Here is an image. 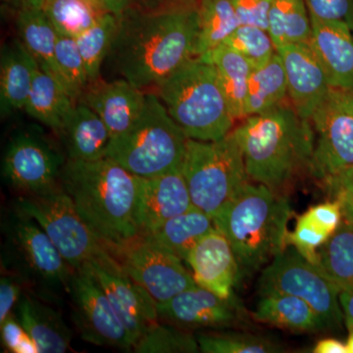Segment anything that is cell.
<instances>
[{"label":"cell","instance_id":"cell-18","mask_svg":"<svg viewBox=\"0 0 353 353\" xmlns=\"http://www.w3.org/2000/svg\"><path fill=\"white\" fill-rule=\"evenodd\" d=\"M185 264L197 285L223 299L233 296L234 287L241 278L240 268L231 243L217 228L197 241Z\"/></svg>","mask_w":353,"mask_h":353},{"label":"cell","instance_id":"cell-10","mask_svg":"<svg viewBox=\"0 0 353 353\" xmlns=\"http://www.w3.org/2000/svg\"><path fill=\"white\" fill-rule=\"evenodd\" d=\"M259 290L260 294L280 292L303 299L321 316L329 329L345 325L341 290L319 265L304 259L294 246L288 245L262 269Z\"/></svg>","mask_w":353,"mask_h":353},{"label":"cell","instance_id":"cell-8","mask_svg":"<svg viewBox=\"0 0 353 353\" xmlns=\"http://www.w3.org/2000/svg\"><path fill=\"white\" fill-rule=\"evenodd\" d=\"M182 173L194 208L211 217L250 181L233 131L214 141L188 139Z\"/></svg>","mask_w":353,"mask_h":353},{"label":"cell","instance_id":"cell-7","mask_svg":"<svg viewBox=\"0 0 353 353\" xmlns=\"http://www.w3.org/2000/svg\"><path fill=\"white\" fill-rule=\"evenodd\" d=\"M2 270L17 276L48 301L69 294L74 269L36 220L12 206L2 222Z\"/></svg>","mask_w":353,"mask_h":353},{"label":"cell","instance_id":"cell-28","mask_svg":"<svg viewBox=\"0 0 353 353\" xmlns=\"http://www.w3.org/2000/svg\"><path fill=\"white\" fill-rule=\"evenodd\" d=\"M215 228L213 217L194 206L150 233L143 234L185 262L197 241Z\"/></svg>","mask_w":353,"mask_h":353},{"label":"cell","instance_id":"cell-32","mask_svg":"<svg viewBox=\"0 0 353 353\" xmlns=\"http://www.w3.org/2000/svg\"><path fill=\"white\" fill-rule=\"evenodd\" d=\"M268 32L276 48L309 43L312 23L305 0H271Z\"/></svg>","mask_w":353,"mask_h":353},{"label":"cell","instance_id":"cell-48","mask_svg":"<svg viewBox=\"0 0 353 353\" xmlns=\"http://www.w3.org/2000/svg\"><path fill=\"white\" fill-rule=\"evenodd\" d=\"M4 4L14 12L29 8H43L46 0H1Z\"/></svg>","mask_w":353,"mask_h":353},{"label":"cell","instance_id":"cell-47","mask_svg":"<svg viewBox=\"0 0 353 353\" xmlns=\"http://www.w3.org/2000/svg\"><path fill=\"white\" fill-rule=\"evenodd\" d=\"M312 352L314 353H347L345 341L334 338L322 339L317 341Z\"/></svg>","mask_w":353,"mask_h":353},{"label":"cell","instance_id":"cell-5","mask_svg":"<svg viewBox=\"0 0 353 353\" xmlns=\"http://www.w3.org/2000/svg\"><path fill=\"white\" fill-rule=\"evenodd\" d=\"M154 88L188 139L214 141L233 131L236 119L217 71L202 58H192Z\"/></svg>","mask_w":353,"mask_h":353},{"label":"cell","instance_id":"cell-21","mask_svg":"<svg viewBox=\"0 0 353 353\" xmlns=\"http://www.w3.org/2000/svg\"><path fill=\"white\" fill-rule=\"evenodd\" d=\"M309 46L334 88H353V31L347 24L311 20Z\"/></svg>","mask_w":353,"mask_h":353},{"label":"cell","instance_id":"cell-38","mask_svg":"<svg viewBox=\"0 0 353 353\" xmlns=\"http://www.w3.org/2000/svg\"><path fill=\"white\" fill-rule=\"evenodd\" d=\"M199 350L204 353H270L282 352V347L273 341L250 333L199 334L196 336Z\"/></svg>","mask_w":353,"mask_h":353},{"label":"cell","instance_id":"cell-37","mask_svg":"<svg viewBox=\"0 0 353 353\" xmlns=\"http://www.w3.org/2000/svg\"><path fill=\"white\" fill-rule=\"evenodd\" d=\"M132 352L138 353H192L199 352L196 336L188 330L159 322L152 325L134 343Z\"/></svg>","mask_w":353,"mask_h":353},{"label":"cell","instance_id":"cell-23","mask_svg":"<svg viewBox=\"0 0 353 353\" xmlns=\"http://www.w3.org/2000/svg\"><path fill=\"white\" fill-rule=\"evenodd\" d=\"M50 303H44L34 294L24 292L14 313L26 332L36 341L39 352H69L73 333L60 311Z\"/></svg>","mask_w":353,"mask_h":353},{"label":"cell","instance_id":"cell-44","mask_svg":"<svg viewBox=\"0 0 353 353\" xmlns=\"http://www.w3.org/2000/svg\"><path fill=\"white\" fill-rule=\"evenodd\" d=\"M26 285L20 278L10 272L2 270L0 279V324L13 314L22 297Z\"/></svg>","mask_w":353,"mask_h":353},{"label":"cell","instance_id":"cell-1","mask_svg":"<svg viewBox=\"0 0 353 353\" xmlns=\"http://www.w3.org/2000/svg\"><path fill=\"white\" fill-rule=\"evenodd\" d=\"M197 7L161 14L128 9L108 57L116 71L134 87L155 88L196 57Z\"/></svg>","mask_w":353,"mask_h":353},{"label":"cell","instance_id":"cell-3","mask_svg":"<svg viewBox=\"0 0 353 353\" xmlns=\"http://www.w3.org/2000/svg\"><path fill=\"white\" fill-rule=\"evenodd\" d=\"M233 132L253 183L281 192L299 172L309 169L314 130L290 103L245 118Z\"/></svg>","mask_w":353,"mask_h":353},{"label":"cell","instance_id":"cell-9","mask_svg":"<svg viewBox=\"0 0 353 353\" xmlns=\"http://www.w3.org/2000/svg\"><path fill=\"white\" fill-rule=\"evenodd\" d=\"M13 208L38 222L74 270L106 252L61 187L46 194L17 196Z\"/></svg>","mask_w":353,"mask_h":353},{"label":"cell","instance_id":"cell-29","mask_svg":"<svg viewBox=\"0 0 353 353\" xmlns=\"http://www.w3.org/2000/svg\"><path fill=\"white\" fill-rule=\"evenodd\" d=\"M288 83L278 51L271 59L253 68L248 83L245 118L257 115L285 103Z\"/></svg>","mask_w":353,"mask_h":353},{"label":"cell","instance_id":"cell-16","mask_svg":"<svg viewBox=\"0 0 353 353\" xmlns=\"http://www.w3.org/2000/svg\"><path fill=\"white\" fill-rule=\"evenodd\" d=\"M159 319L185 330L223 329L241 320V308L234 296L223 299L194 285L157 304Z\"/></svg>","mask_w":353,"mask_h":353},{"label":"cell","instance_id":"cell-22","mask_svg":"<svg viewBox=\"0 0 353 353\" xmlns=\"http://www.w3.org/2000/svg\"><path fill=\"white\" fill-rule=\"evenodd\" d=\"M58 134L68 160L94 161L108 155L111 141L108 128L94 111L81 102H77Z\"/></svg>","mask_w":353,"mask_h":353},{"label":"cell","instance_id":"cell-27","mask_svg":"<svg viewBox=\"0 0 353 353\" xmlns=\"http://www.w3.org/2000/svg\"><path fill=\"white\" fill-rule=\"evenodd\" d=\"M201 58L215 67L234 119H245L248 83L253 70L252 63L225 44L208 51Z\"/></svg>","mask_w":353,"mask_h":353},{"label":"cell","instance_id":"cell-43","mask_svg":"<svg viewBox=\"0 0 353 353\" xmlns=\"http://www.w3.org/2000/svg\"><path fill=\"white\" fill-rule=\"evenodd\" d=\"M2 347L12 353H41L36 341L26 332L15 313L0 324Z\"/></svg>","mask_w":353,"mask_h":353},{"label":"cell","instance_id":"cell-11","mask_svg":"<svg viewBox=\"0 0 353 353\" xmlns=\"http://www.w3.org/2000/svg\"><path fill=\"white\" fill-rule=\"evenodd\" d=\"M105 248L125 273L145 290L157 304L166 303L196 285L185 262L146 234L139 233Z\"/></svg>","mask_w":353,"mask_h":353},{"label":"cell","instance_id":"cell-36","mask_svg":"<svg viewBox=\"0 0 353 353\" xmlns=\"http://www.w3.org/2000/svg\"><path fill=\"white\" fill-rule=\"evenodd\" d=\"M53 75L77 103L90 81L75 39L58 37L53 58Z\"/></svg>","mask_w":353,"mask_h":353},{"label":"cell","instance_id":"cell-25","mask_svg":"<svg viewBox=\"0 0 353 353\" xmlns=\"http://www.w3.org/2000/svg\"><path fill=\"white\" fill-rule=\"evenodd\" d=\"M253 319L296 333H318L329 330L321 316L299 297L280 292L260 294Z\"/></svg>","mask_w":353,"mask_h":353},{"label":"cell","instance_id":"cell-39","mask_svg":"<svg viewBox=\"0 0 353 353\" xmlns=\"http://www.w3.org/2000/svg\"><path fill=\"white\" fill-rule=\"evenodd\" d=\"M224 44L243 55L253 68L268 61L277 52L268 30L255 26L241 25Z\"/></svg>","mask_w":353,"mask_h":353},{"label":"cell","instance_id":"cell-42","mask_svg":"<svg viewBox=\"0 0 353 353\" xmlns=\"http://www.w3.org/2000/svg\"><path fill=\"white\" fill-rule=\"evenodd\" d=\"M311 20L347 24L353 31V0H305Z\"/></svg>","mask_w":353,"mask_h":353},{"label":"cell","instance_id":"cell-14","mask_svg":"<svg viewBox=\"0 0 353 353\" xmlns=\"http://www.w3.org/2000/svg\"><path fill=\"white\" fill-rule=\"evenodd\" d=\"M81 339L97 347L132 350L134 343L87 264L74 270L69 294Z\"/></svg>","mask_w":353,"mask_h":353},{"label":"cell","instance_id":"cell-17","mask_svg":"<svg viewBox=\"0 0 353 353\" xmlns=\"http://www.w3.org/2000/svg\"><path fill=\"white\" fill-rule=\"evenodd\" d=\"M277 51L284 65L288 99L301 117L310 121L331 90L328 76L308 43L288 44Z\"/></svg>","mask_w":353,"mask_h":353},{"label":"cell","instance_id":"cell-20","mask_svg":"<svg viewBox=\"0 0 353 353\" xmlns=\"http://www.w3.org/2000/svg\"><path fill=\"white\" fill-rule=\"evenodd\" d=\"M192 208L182 169L139 180L137 221L141 233H150Z\"/></svg>","mask_w":353,"mask_h":353},{"label":"cell","instance_id":"cell-26","mask_svg":"<svg viewBox=\"0 0 353 353\" xmlns=\"http://www.w3.org/2000/svg\"><path fill=\"white\" fill-rule=\"evenodd\" d=\"M76 104L57 77L39 68L24 110L34 120L58 134Z\"/></svg>","mask_w":353,"mask_h":353},{"label":"cell","instance_id":"cell-49","mask_svg":"<svg viewBox=\"0 0 353 353\" xmlns=\"http://www.w3.org/2000/svg\"><path fill=\"white\" fill-rule=\"evenodd\" d=\"M137 1L138 0H108V12L118 17L128 9L131 8Z\"/></svg>","mask_w":353,"mask_h":353},{"label":"cell","instance_id":"cell-51","mask_svg":"<svg viewBox=\"0 0 353 353\" xmlns=\"http://www.w3.org/2000/svg\"><path fill=\"white\" fill-rule=\"evenodd\" d=\"M345 326L347 330V338L345 341L347 353H353V321L345 317Z\"/></svg>","mask_w":353,"mask_h":353},{"label":"cell","instance_id":"cell-4","mask_svg":"<svg viewBox=\"0 0 353 353\" xmlns=\"http://www.w3.org/2000/svg\"><path fill=\"white\" fill-rule=\"evenodd\" d=\"M290 216L287 197L250 181L213 217L215 227L231 243L240 275L261 270L287 248Z\"/></svg>","mask_w":353,"mask_h":353},{"label":"cell","instance_id":"cell-41","mask_svg":"<svg viewBox=\"0 0 353 353\" xmlns=\"http://www.w3.org/2000/svg\"><path fill=\"white\" fill-rule=\"evenodd\" d=\"M330 196L340 203L343 222L353 228V166L323 182Z\"/></svg>","mask_w":353,"mask_h":353},{"label":"cell","instance_id":"cell-45","mask_svg":"<svg viewBox=\"0 0 353 353\" xmlns=\"http://www.w3.org/2000/svg\"><path fill=\"white\" fill-rule=\"evenodd\" d=\"M241 25L268 30L271 0H231Z\"/></svg>","mask_w":353,"mask_h":353},{"label":"cell","instance_id":"cell-6","mask_svg":"<svg viewBox=\"0 0 353 353\" xmlns=\"http://www.w3.org/2000/svg\"><path fill=\"white\" fill-rule=\"evenodd\" d=\"M188 139L158 95L146 92L139 117L126 132L111 139L106 157L134 176L153 178L182 169Z\"/></svg>","mask_w":353,"mask_h":353},{"label":"cell","instance_id":"cell-34","mask_svg":"<svg viewBox=\"0 0 353 353\" xmlns=\"http://www.w3.org/2000/svg\"><path fill=\"white\" fill-rule=\"evenodd\" d=\"M117 27V16L102 13L92 27L75 39L90 83L101 78L102 64L110 52Z\"/></svg>","mask_w":353,"mask_h":353},{"label":"cell","instance_id":"cell-35","mask_svg":"<svg viewBox=\"0 0 353 353\" xmlns=\"http://www.w3.org/2000/svg\"><path fill=\"white\" fill-rule=\"evenodd\" d=\"M43 9L57 34L72 39L87 31L102 14L83 0H46Z\"/></svg>","mask_w":353,"mask_h":353},{"label":"cell","instance_id":"cell-24","mask_svg":"<svg viewBox=\"0 0 353 353\" xmlns=\"http://www.w3.org/2000/svg\"><path fill=\"white\" fill-rule=\"evenodd\" d=\"M39 65L19 39L2 46L0 54V114L24 110Z\"/></svg>","mask_w":353,"mask_h":353},{"label":"cell","instance_id":"cell-46","mask_svg":"<svg viewBox=\"0 0 353 353\" xmlns=\"http://www.w3.org/2000/svg\"><path fill=\"white\" fill-rule=\"evenodd\" d=\"M303 214L331 236H333L343 223L340 203L334 199L312 206Z\"/></svg>","mask_w":353,"mask_h":353},{"label":"cell","instance_id":"cell-33","mask_svg":"<svg viewBox=\"0 0 353 353\" xmlns=\"http://www.w3.org/2000/svg\"><path fill=\"white\" fill-rule=\"evenodd\" d=\"M318 265L341 292H353V228L341 223L320 248Z\"/></svg>","mask_w":353,"mask_h":353},{"label":"cell","instance_id":"cell-15","mask_svg":"<svg viewBox=\"0 0 353 353\" xmlns=\"http://www.w3.org/2000/svg\"><path fill=\"white\" fill-rule=\"evenodd\" d=\"M87 265L126 327L134 345L146 330L159 320L157 303L125 273L108 250Z\"/></svg>","mask_w":353,"mask_h":353},{"label":"cell","instance_id":"cell-31","mask_svg":"<svg viewBox=\"0 0 353 353\" xmlns=\"http://www.w3.org/2000/svg\"><path fill=\"white\" fill-rule=\"evenodd\" d=\"M196 57L225 43L241 25L231 0H199Z\"/></svg>","mask_w":353,"mask_h":353},{"label":"cell","instance_id":"cell-2","mask_svg":"<svg viewBox=\"0 0 353 353\" xmlns=\"http://www.w3.org/2000/svg\"><path fill=\"white\" fill-rule=\"evenodd\" d=\"M139 180L108 157L67 159L60 185L102 245L108 246L141 233L137 221Z\"/></svg>","mask_w":353,"mask_h":353},{"label":"cell","instance_id":"cell-52","mask_svg":"<svg viewBox=\"0 0 353 353\" xmlns=\"http://www.w3.org/2000/svg\"><path fill=\"white\" fill-rule=\"evenodd\" d=\"M83 1L87 2L88 6H92V8L97 11V12H108V0H83Z\"/></svg>","mask_w":353,"mask_h":353},{"label":"cell","instance_id":"cell-30","mask_svg":"<svg viewBox=\"0 0 353 353\" xmlns=\"http://www.w3.org/2000/svg\"><path fill=\"white\" fill-rule=\"evenodd\" d=\"M15 14L19 41L37 60L39 68L53 75V58L59 37L54 26L43 8L23 9Z\"/></svg>","mask_w":353,"mask_h":353},{"label":"cell","instance_id":"cell-50","mask_svg":"<svg viewBox=\"0 0 353 353\" xmlns=\"http://www.w3.org/2000/svg\"><path fill=\"white\" fill-rule=\"evenodd\" d=\"M340 301L345 317L353 321V292H341Z\"/></svg>","mask_w":353,"mask_h":353},{"label":"cell","instance_id":"cell-13","mask_svg":"<svg viewBox=\"0 0 353 353\" xmlns=\"http://www.w3.org/2000/svg\"><path fill=\"white\" fill-rule=\"evenodd\" d=\"M310 122L315 141L308 171L323 183L353 166V88H332Z\"/></svg>","mask_w":353,"mask_h":353},{"label":"cell","instance_id":"cell-40","mask_svg":"<svg viewBox=\"0 0 353 353\" xmlns=\"http://www.w3.org/2000/svg\"><path fill=\"white\" fill-rule=\"evenodd\" d=\"M331 236L303 214L297 218L294 231L288 232L287 246H294L304 259L318 265L320 248Z\"/></svg>","mask_w":353,"mask_h":353},{"label":"cell","instance_id":"cell-12","mask_svg":"<svg viewBox=\"0 0 353 353\" xmlns=\"http://www.w3.org/2000/svg\"><path fill=\"white\" fill-rule=\"evenodd\" d=\"M66 155L34 130H19L7 143L1 176L17 196H34L59 189Z\"/></svg>","mask_w":353,"mask_h":353},{"label":"cell","instance_id":"cell-19","mask_svg":"<svg viewBox=\"0 0 353 353\" xmlns=\"http://www.w3.org/2000/svg\"><path fill=\"white\" fill-rule=\"evenodd\" d=\"M145 94L125 79L108 82L99 78L88 83L78 102L101 118L113 139L134 124L145 105Z\"/></svg>","mask_w":353,"mask_h":353}]
</instances>
